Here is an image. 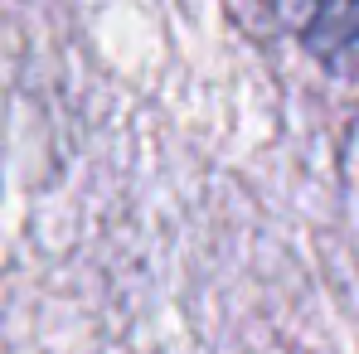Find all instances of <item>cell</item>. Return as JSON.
Instances as JSON below:
<instances>
[{"mask_svg": "<svg viewBox=\"0 0 359 354\" xmlns=\"http://www.w3.org/2000/svg\"><path fill=\"white\" fill-rule=\"evenodd\" d=\"M306 54L340 78H359V0H272Z\"/></svg>", "mask_w": 359, "mask_h": 354, "instance_id": "obj_1", "label": "cell"}]
</instances>
